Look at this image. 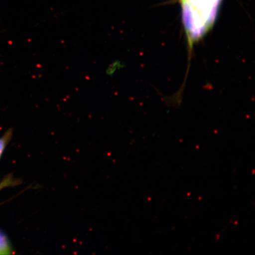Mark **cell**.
<instances>
[{"instance_id":"6da1fadb","label":"cell","mask_w":255,"mask_h":255,"mask_svg":"<svg viewBox=\"0 0 255 255\" xmlns=\"http://www.w3.org/2000/svg\"><path fill=\"white\" fill-rule=\"evenodd\" d=\"M222 1L180 0L183 23L190 49L212 29Z\"/></svg>"},{"instance_id":"7a4b0ae2","label":"cell","mask_w":255,"mask_h":255,"mask_svg":"<svg viewBox=\"0 0 255 255\" xmlns=\"http://www.w3.org/2000/svg\"><path fill=\"white\" fill-rule=\"evenodd\" d=\"M11 254V247L7 237L0 231V255Z\"/></svg>"},{"instance_id":"3957f363","label":"cell","mask_w":255,"mask_h":255,"mask_svg":"<svg viewBox=\"0 0 255 255\" xmlns=\"http://www.w3.org/2000/svg\"><path fill=\"white\" fill-rule=\"evenodd\" d=\"M11 130H9L5 133L4 136L0 138V156H1L3 151H4L6 144L9 141V139L11 138Z\"/></svg>"}]
</instances>
